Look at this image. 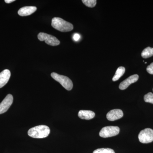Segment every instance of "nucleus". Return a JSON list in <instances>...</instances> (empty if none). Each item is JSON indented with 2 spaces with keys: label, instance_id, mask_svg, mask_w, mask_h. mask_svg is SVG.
Here are the masks:
<instances>
[{
  "label": "nucleus",
  "instance_id": "obj_1",
  "mask_svg": "<svg viewBox=\"0 0 153 153\" xmlns=\"http://www.w3.org/2000/svg\"><path fill=\"white\" fill-rule=\"evenodd\" d=\"M50 128L48 126L40 125L30 128L28 131L29 136L34 138H44L50 134Z\"/></svg>",
  "mask_w": 153,
  "mask_h": 153
},
{
  "label": "nucleus",
  "instance_id": "obj_2",
  "mask_svg": "<svg viewBox=\"0 0 153 153\" xmlns=\"http://www.w3.org/2000/svg\"><path fill=\"white\" fill-rule=\"evenodd\" d=\"M52 26L55 29L62 32H70L73 29L72 24L60 18L52 19Z\"/></svg>",
  "mask_w": 153,
  "mask_h": 153
},
{
  "label": "nucleus",
  "instance_id": "obj_3",
  "mask_svg": "<svg viewBox=\"0 0 153 153\" xmlns=\"http://www.w3.org/2000/svg\"><path fill=\"white\" fill-rule=\"evenodd\" d=\"M51 75L53 79L59 82L66 90L70 91L72 89L73 82L67 76L60 75L55 72H52Z\"/></svg>",
  "mask_w": 153,
  "mask_h": 153
},
{
  "label": "nucleus",
  "instance_id": "obj_4",
  "mask_svg": "<svg viewBox=\"0 0 153 153\" xmlns=\"http://www.w3.org/2000/svg\"><path fill=\"white\" fill-rule=\"evenodd\" d=\"M120 130V128L118 126H108L104 127L101 129L99 135L102 137H110L117 135L119 133Z\"/></svg>",
  "mask_w": 153,
  "mask_h": 153
},
{
  "label": "nucleus",
  "instance_id": "obj_5",
  "mask_svg": "<svg viewBox=\"0 0 153 153\" xmlns=\"http://www.w3.org/2000/svg\"><path fill=\"white\" fill-rule=\"evenodd\" d=\"M140 142L149 143L153 141V130L150 128H145L140 132L138 135Z\"/></svg>",
  "mask_w": 153,
  "mask_h": 153
},
{
  "label": "nucleus",
  "instance_id": "obj_6",
  "mask_svg": "<svg viewBox=\"0 0 153 153\" xmlns=\"http://www.w3.org/2000/svg\"><path fill=\"white\" fill-rule=\"evenodd\" d=\"M38 38L40 41H45L46 44L50 46H57L60 44V41L56 37L47 33H39L38 35Z\"/></svg>",
  "mask_w": 153,
  "mask_h": 153
},
{
  "label": "nucleus",
  "instance_id": "obj_7",
  "mask_svg": "<svg viewBox=\"0 0 153 153\" xmlns=\"http://www.w3.org/2000/svg\"><path fill=\"white\" fill-rule=\"evenodd\" d=\"M13 101V97L11 94H8L0 103V114L7 111Z\"/></svg>",
  "mask_w": 153,
  "mask_h": 153
},
{
  "label": "nucleus",
  "instance_id": "obj_8",
  "mask_svg": "<svg viewBox=\"0 0 153 153\" xmlns=\"http://www.w3.org/2000/svg\"><path fill=\"white\" fill-rule=\"evenodd\" d=\"M138 79L139 75L138 74H134V75L129 76L128 78L125 79L124 81L121 82L119 87L120 90H125V89H126L132 83L137 82Z\"/></svg>",
  "mask_w": 153,
  "mask_h": 153
},
{
  "label": "nucleus",
  "instance_id": "obj_9",
  "mask_svg": "<svg viewBox=\"0 0 153 153\" xmlns=\"http://www.w3.org/2000/svg\"><path fill=\"white\" fill-rule=\"evenodd\" d=\"M123 116V113L120 109H113L106 115L107 119L111 121L117 120Z\"/></svg>",
  "mask_w": 153,
  "mask_h": 153
},
{
  "label": "nucleus",
  "instance_id": "obj_10",
  "mask_svg": "<svg viewBox=\"0 0 153 153\" xmlns=\"http://www.w3.org/2000/svg\"><path fill=\"white\" fill-rule=\"evenodd\" d=\"M37 7L34 6H27L20 9L18 14L21 16H26L33 14L37 10Z\"/></svg>",
  "mask_w": 153,
  "mask_h": 153
},
{
  "label": "nucleus",
  "instance_id": "obj_11",
  "mask_svg": "<svg viewBox=\"0 0 153 153\" xmlns=\"http://www.w3.org/2000/svg\"><path fill=\"white\" fill-rule=\"evenodd\" d=\"M10 76L11 72L8 69H5L0 73V88L7 83Z\"/></svg>",
  "mask_w": 153,
  "mask_h": 153
},
{
  "label": "nucleus",
  "instance_id": "obj_12",
  "mask_svg": "<svg viewBox=\"0 0 153 153\" xmlns=\"http://www.w3.org/2000/svg\"><path fill=\"white\" fill-rule=\"evenodd\" d=\"M95 113L89 110H80L78 112V116L81 119L89 120L95 117Z\"/></svg>",
  "mask_w": 153,
  "mask_h": 153
},
{
  "label": "nucleus",
  "instance_id": "obj_13",
  "mask_svg": "<svg viewBox=\"0 0 153 153\" xmlns=\"http://www.w3.org/2000/svg\"><path fill=\"white\" fill-rule=\"evenodd\" d=\"M125 70V68L123 66H120V67H118L116 71L115 74L113 77V81H116L118 80L124 74Z\"/></svg>",
  "mask_w": 153,
  "mask_h": 153
},
{
  "label": "nucleus",
  "instance_id": "obj_14",
  "mask_svg": "<svg viewBox=\"0 0 153 153\" xmlns=\"http://www.w3.org/2000/svg\"><path fill=\"white\" fill-rule=\"evenodd\" d=\"M153 55V48L148 47L143 50L142 52L141 56L144 58H148Z\"/></svg>",
  "mask_w": 153,
  "mask_h": 153
},
{
  "label": "nucleus",
  "instance_id": "obj_15",
  "mask_svg": "<svg viewBox=\"0 0 153 153\" xmlns=\"http://www.w3.org/2000/svg\"><path fill=\"white\" fill-rule=\"evenodd\" d=\"M93 153H115L114 151L109 148H101L94 151Z\"/></svg>",
  "mask_w": 153,
  "mask_h": 153
},
{
  "label": "nucleus",
  "instance_id": "obj_16",
  "mask_svg": "<svg viewBox=\"0 0 153 153\" xmlns=\"http://www.w3.org/2000/svg\"><path fill=\"white\" fill-rule=\"evenodd\" d=\"M82 1L85 6L90 8L95 7L97 4L96 0H82Z\"/></svg>",
  "mask_w": 153,
  "mask_h": 153
},
{
  "label": "nucleus",
  "instance_id": "obj_17",
  "mask_svg": "<svg viewBox=\"0 0 153 153\" xmlns=\"http://www.w3.org/2000/svg\"><path fill=\"white\" fill-rule=\"evenodd\" d=\"M144 101L146 102L153 104V93L152 92H149L144 97Z\"/></svg>",
  "mask_w": 153,
  "mask_h": 153
},
{
  "label": "nucleus",
  "instance_id": "obj_18",
  "mask_svg": "<svg viewBox=\"0 0 153 153\" xmlns=\"http://www.w3.org/2000/svg\"><path fill=\"white\" fill-rule=\"evenodd\" d=\"M146 70L149 74H153V62L147 66Z\"/></svg>",
  "mask_w": 153,
  "mask_h": 153
},
{
  "label": "nucleus",
  "instance_id": "obj_19",
  "mask_svg": "<svg viewBox=\"0 0 153 153\" xmlns=\"http://www.w3.org/2000/svg\"><path fill=\"white\" fill-rule=\"evenodd\" d=\"M73 38L74 41H78L80 39V36L78 33H75L73 36Z\"/></svg>",
  "mask_w": 153,
  "mask_h": 153
},
{
  "label": "nucleus",
  "instance_id": "obj_20",
  "mask_svg": "<svg viewBox=\"0 0 153 153\" xmlns=\"http://www.w3.org/2000/svg\"><path fill=\"white\" fill-rule=\"evenodd\" d=\"M15 0H5V2L7 4H10V3L13 2L15 1Z\"/></svg>",
  "mask_w": 153,
  "mask_h": 153
},
{
  "label": "nucleus",
  "instance_id": "obj_21",
  "mask_svg": "<svg viewBox=\"0 0 153 153\" xmlns=\"http://www.w3.org/2000/svg\"><path fill=\"white\" fill-rule=\"evenodd\" d=\"M145 64H146L147 63H146V62H145Z\"/></svg>",
  "mask_w": 153,
  "mask_h": 153
},
{
  "label": "nucleus",
  "instance_id": "obj_22",
  "mask_svg": "<svg viewBox=\"0 0 153 153\" xmlns=\"http://www.w3.org/2000/svg\"></svg>",
  "mask_w": 153,
  "mask_h": 153
}]
</instances>
